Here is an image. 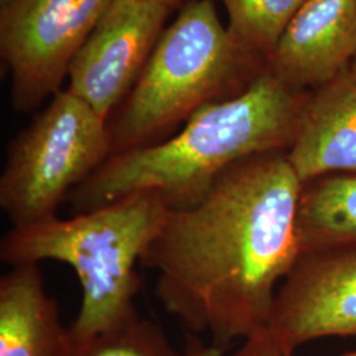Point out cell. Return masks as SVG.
<instances>
[{
    "label": "cell",
    "instance_id": "obj_1",
    "mask_svg": "<svg viewBox=\"0 0 356 356\" xmlns=\"http://www.w3.org/2000/svg\"><path fill=\"white\" fill-rule=\"evenodd\" d=\"M301 184L288 151L263 153L229 166L198 204L168 210L140 263L157 272V298L188 332L227 350L267 329L301 254Z\"/></svg>",
    "mask_w": 356,
    "mask_h": 356
},
{
    "label": "cell",
    "instance_id": "obj_2",
    "mask_svg": "<svg viewBox=\"0 0 356 356\" xmlns=\"http://www.w3.org/2000/svg\"><path fill=\"white\" fill-rule=\"evenodd\" d=\"M307 97L266 72L238 94L198 108L175 136L110 156L66 201L79 214L153 191L168 210L191 207L238 161L288 151Z\"/></svg>",
    "mask_w": 356,
    "mask_h": 356
},
{
    "label": "cell",
    "instance_id": "obj_3",
    "mask_svg": "<svg viewBox=\"0 0 356 356\" xmlns=\"http://www.w3.org/2000/svg\"><path fill=\"white\" fill-rule=\"evenodd\" d=\"M168 207L153 191H136L69 219L54 216L11 229L0 259L13 266L57 260L74 269L82 302L69 327L72 341L89 339L140 317L136 264L159 232Z\"/></svg>",
    "mask_w": 356,
    "mask_h": 356
},
{
    "label": "cell",
    "instance_id": "obj_4",
    "mask_svg": "<svg viewBox=\"0 0 356 356\" xmlns=\"http://www.w3.org/2000/svg\"><path fill=\"white\" fill-rule=\"evenodd\" d=\"M248 54L220 23L213 0L191 1L108 120L111 156L165 140L198 108L225 99Z\"/></svg>",
    "mask_w": 356,
    "mask_h": 356
},
{
    "label": "cell",
    "instance_id": "obj_5",
    "mask_svg": "<svg viewBox=\"0 0 356 356\" xmlns=\"http://www.w3.org/2000/svg\"><path fill=\"white\" fill-rule=\"evenodd\" d=\"M111 156L108 122L69 90L10 144L0 206L13 229L57 216L60 204Z\"/></svg>",
    "mask_w": 356,
    "mask_h": 356
},
{
    "label": "cell",
    "instance_id": "obj_6",
    "mask_svg": "<svg viewBox=\"0 0 356 356\" xmlns=\"http://www.w3.org/2000/svg\"><path fill=\"white\" fill-rule=\"evenodd\" d=\"M113 0H13L0 11V51L11 72L13 108L56 95L76 53Z\"/></svg>",
    "mask_w": 356,
    "mask_h": 356
},
{
    "label": "cell",
    "instance_id": "obj_7",
    "mask_svg": "<svg viewBox=\"0 0 356 356\" xmlns=\"http://www.w3.org/2000/svg\"><path fill=\"white\" fill-rule=\"evenodd\" d=\"M144 0H113L69 67V91L110 120L138 82L169 13Z\"/></svg>",
    "mask_w": 356,
    "mask_h": 356
},
{
    "label": "cell",
    "instance_id": "obj_8",
    "mask_svg": "<svg viewBox=\"0 0 356 356\" xmlns=\"http://www.w3.org/2000/svg\"><path fill=\"white\" fill-rule=\"evenodd\" d=\"M267 330L294 351L327 337H356V248L302 252L282 280Z\"/></svg>",
    "mask_w": 356,
    "mask_h": 356
},
{
    "label": "cell",
    "instance_id": "obj_9",
    "mask_svg": "<svg viewBox=\"0 0 356 356\" xmlns=\"http://www.w3.org/2000/svg\"><path fill=\"white\" fill-rule=\"evenodd\" d=\"M355 56L356 0H307L268 56V72L294 91H316Z\"/></svg>",
    "mask_w": 356,
    "mask_h": 356
},
{
    "label": "cell",
    "instance_id": "obj_10",
    "mask_svg": "<svg viewBox=\"0 0 356 356\" xmlns=\"http://www.w3.org/2000/svg\"><path fill=\"white\" fill-rule=\"evenodd\" d=\"M288 159L302 182L356 173V82L347 72L309 94Z\"/></svg>",
    "mask_w": 356,
    "mask_h": 356
},
{
    "label": "cell",
    "instance_id": "obj_11",
    "mask_svg": "<svg viewBox=\"0 0 356 356\" xmlns=\"http://www.w3.org/2000/svg\"><path fill=\"white\" fill-rule=\"evenodd\" d=\"M72 346L38 264L13 266L0 277V356H66Z\"/></svg>",
    "mask_w": 356,
    "mask_h": 356
},
{
    "label": "cell",
    "instance_id": "obj_12",
    "mask_svg": "<svg viewBox=\"0 0 356 356\" xmlns=\"http://www.w3.org/2000/svg\"><path fill=\"white\" fill-rule=\"evenodd\" d=\"M297 232L301 254L356 248V173L304 181Z\"/></svg>",
    "mask_w": 356,
    "mask_h": 356
},
{
    "label": "cell",
    "instance_id": "obj_13",
    "mask_svg": "<svg viewBox=\"0 0 356 356\" xmlns=\"http://www.w3.org/2000/svg\"><path fill=\"white\" fill-rule=\"evenodd\" d=\"M229 17V31L243 49L269 56L286 26L307 0H220Z\"/></svg>",
    "mask_w": 356,
    "mask_h": 356
},
{
    "label": "cell",
    "instance_id": "obj_14",
    "mask_svg": "<svg viewBox=\"0 0 356 356\" xmlns=\"http://www.w3.org/2000/svg\"><path fill=\"white\" fill-rule=\"evenodd\" d=\"M66 356H182L165 331L149 319L138 317L111 330L74 342Z\"/></svg>",
    "mask_w": 356,
    "mask_h": 356
},
{
    "label": "cell",
    "instance_id": "obj_15",
    "mask_svg": "<svg viewBox=\"0 0 356 356\" xmlns=\"http://www.w3.org/2000/svg\"><path fill=\"white\" fill-rule=\"evenodd\" d=\"M232 356H293V353L279 343L267 329H263L245 338Z\"/></svg>",
    "mask_w": 356,
    "mask_h": 356
},
{
    "label": "cell",
    "instance_id": "obj_16",
    "mask_svg": "<svg viewBox=\"0 0 356 356\" xmlns=\"http://www.w3.org/2000/svg\"><path fill=\"white\" fill-rule=\"evenodd\" d=\"M226 350L216 344L204 343L195 334L188 332L182 356H225Z\"/></svg>",
    "mask_w": 356,
    "mask_h": 356
},
{
    "label": "cell",
    "instance_id": "obj_17",
    "mask_svg": "<svg viewBox=\"0 0 356 356\" xmlns=\"http://www.w3.org/2000/svg\"><path fill=\"white\" fill-rule=\"evenodd\" d=\"M144 1H151V3H156V4H160V6H164L166 8L172 10L175 7L179 6L184 0H144Z\"/></svg>",
    "mask_w": 356,
    "mask_h": 356
},
{
    "label": "cell",
    "instance_id": "obj_18",
    "mask_svg": "<svg viewBox=\"0 0 356 356\" xmlns=\"http://www.w3.org/2000/svg\"><path fill=\"white\" fill-rule=\"evenodd\" d=\"M347 74L350 76V78L356 82V56L354 57V60H353V63L350 64V67H348V70H347Z\"/></svg>",
    "mask_w": 356,
    "mask_h": 356
},
{
    "label": "cell",
    "instance_id": "obj_19",
    "mask_svg": "<svg viewBox=\"0 0 356 356\" xmlns=\"http://www.w3.org/2000/svg\"><path fill=\"white\" fill-rule=\"evenodd\" d=\"M11 1H13V0H0V4H1V7H4L7 4H10Z\"/></svg>",
    "mask_w": 356,
    "mask_h": 356
},
{
    "label": "cell",
    "instance_id": "obj_20",
    "mask_svg": "<svg viewBox=\"0 0 356 356\" xmlns=\"http://www.w3.org/2000/svg\"><path fill=\"white\" fill-rule=\"evenodd\" d=\"M342 356H356V348L354 351H351V353H348V354H344Z\"/></svg>",
    "mask_w": 356,
    "mask_h": 356
}]
</instances>
